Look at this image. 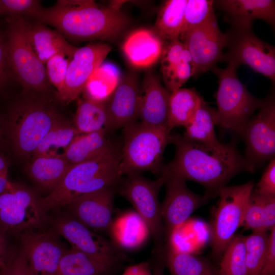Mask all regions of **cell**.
Instances as JSON below:
<instances>
[{"label":"cell","instance_id":"42","mask_svg":"<svg viewBox=\"0 0 275 275\" xmlns=\"http://www.w3.org/2000/svg\"><path fill=\"white\" fill-rule=\"evenodd\" d=\"M40 4L37 0H0V14L30 17L41 7Z\"/></svg>","mask_w":275,"mask_h":275},{"label":"cell","instance_id":"10","mask_svg":"<svg viewBox=\"0 0 275 275\" xmlns=\"http://www.w3.org/2000/svg\"><path fill=\"white\" fill-rule=\"evenodd\" d=\"M166 177L161 175L155 180L139 173L127 175L119 187L120 195L133 205L148 228L154 244V253L161 254L163 250L164 228L158 194Z\"/></svg>","mask_w":275,"mask_h":275},{"label":"cell","instance_id":"49","mask_svg":"<svg viewBox=\"0 0 275 275\" xmlns=\"http://www.w3.org/2000/svg\"><path fill=\"white\" fill-rule=\"evenodd\" d=\"M156 259L152 269V275H164V262L160 255L156 254Z\"/></svg>","mask_w":275,"mask_h":275},{"label":"cell","instance_id":"19","mask_svg":"<svg viewBox=\"0 0 275 275\" xmlns=\"http://www.w3.org/2000/svg\"><path fill=\"white\" fill-rule=\"evenodd\" d=\"M140 87L136 77L127 74L104 102L107 112L106 131L124 128L136 122L139 117Z\"/></svg>","mask_w":275,"mask_h":275},{"label":"cell","instance_id":"20","mask_svg":"<svg viewBox=\"0 0 275 275\" xmlns=\"http://www.w3.org/2000/svg\"><path fill=\"white\" fill-rule=\"evenodd\" d=\"M171 92L154 73H147L140 88L139 117L141 122L152 126L167 127Z\"/></svg>","mask_w":275,"mask_h":275},{"label":"cell","instance_id":"44","mask_svg":"<svg viewBox=\"0 0 275 275\" xmlns=\"http://www.w3.org/2000/svg\"><path fill=\"white\" fill-rule=\"evenodd\" d=\"M0 275H29L25 256L21 249L12 253L5 266L0 270Z\"/></svg>","mask_w":275,"mask_h":275},{"label":"cell","instance_id":"8","mask_svg":"<svg viewBox=\"0 0 275 275\" xmlns=\"http://www.w3.org/2000/svg\"><path fill=\"white\" fill-rule=\"evenodd\" d=\"M254 183L224 186L218 191L219 200L213 208L210 224L211 244L213 257L222 255L235 233L242 227L245 209Z\"/></svg>","mask_w":275,"mask_h":275},{"label":"cell","instance_id":"18","mask_svg":"<svg viewBox=\"0 0 275 275\" xmlns=\"http://www.w3.org/2000/svg\"><path fill=\"white\" fill-rule=\"evenodd\" d=\"M116 188L106 187L86 194L64 207L67 213L92 230L109 232L113 222Z\"/></svg>","mask_w":275,"mask_h":275},{"label":"cell","instance_id":"28","mask_svg":"<svg viewBox=\"0 0 275 275\" xmlns=\"http://www.w3.org/2000/svg\"><path fill=\"white\" fill-rule=\"evenodd\" d=\"M72 166L65 157L37 156L32 157L29 172L34 181L51 193Z\"/></svg>","mask_w":275,"mask_h":275},{"label":"cell","instance_id":"27","mask_svg":"<svg viewBox=\"0 0 275 275\" xmlns=\"http://www.w3.org/2000/svg\"><path fill=\"white\" fill-rule=\"evenodd\" d=\"M215 125L216 109L210 107L203 100L192 121L185 127L183 136L191 141L221 149L225 144L217 140L214 130Z\"/></svg>","mask_w":275,"mask_h":275},{"label":"cell","instance_id":"46","mask_svg":"<svg viewBox=\"0 0 275 275\" xmlns=\"http://www.w3.org/2000/svg\"><path fill=\"white\" fill-rule=\"evenodd\" d=\"M10 71L8 62L6 40L0 34V90L7 84Z\"/></svg>","mask_w":275,"mask_h":275},{"label":"cell","instance_id":"7","mask_svg":"<svg viewBox=\"0 0 275 275\" xmlns=\"http://www.w3.org/2000/svg\"><path fill=\"white\" fill-rule=\"evenodd\" d=\"M26 18L11 16L6 40L10 70L24 88L38 92H47L48 80L44 64L33 49L25 32Z\"/></svg>","mask_w":275,"mask_h":275},{"label":"cell","instance_id":"17","mask_svg":"<svg viewBox=\"0 0 275 275\" xmlns=\"http://www.w3.org/2000/svg\"><path fill=\"white\" fill-rule=\"evenodd\" d=\"M111 50L110 46L102 43L77 48L70 60L64 89L58 96L62 102L69 103L78 98L88 80Z\"/></svg>","mask_w":275,"mask_h":275},{"label":"cell","instance_id":"51","mask_svg":"<svg viewBox=\"0 0 275 275\" xmlns=\"http://www.w3.org/2000/svg\"><path fill=\"white\" fill-rule=\"evenodd\" d=\"M10 182L6 176H0V195L5 191L8 188Z\"/></svg>","mask_w":275,"mask_h":275},{"label":"cell","instance_id":"12","mask_svg":"<svg viewBox=\"0 0 275 275\" xmlns=\"http://www.w3.org/2000/svg\"><path fill=\"white\" fill-rule=\"evenodd\" d=\"M54 231L73 248L105 263L117 266L126 256L112 241L94 232L68 213L58 216Z\"/></svg>","mask_w":275,"mask_h":275},{"label":"cell","instance_id":"24","mask_svg":"<svg viewBox=\"0 0 275 275\" xmlns=\"http://www.w3.org/2000/svg\"><path fill=\"white\" fill-rule=\"evenodd\" d=\"M109 232L112 241L118 248L126 250L139 248L150 235L144 221L134 211L125 212L113 220Z\"/></svg>","mask_w":275,"mask_h":275},{"label":"cell","instance_id":"38","mask_svg":"<svg viewBox=\"0 0 275 275\" xmlns=\"http://www.w3.org/2000/svg\"><path fill=\"white\" fill-rule=\"evenodd\" d=\"M213 4V1L187 0L181 35L186 31L204 24L215 15Z\"/></svg>","mask_w":275,"mask_h":275},{"label":"cell","instance_id":"3","mask_svg":"<svg viewBox=\"0 0 275 275\" xmlns=\"http://www.w3.org/2000/svg\"><path fill=\"white\" fill-rule=\"evenodd\" d=\"M121 149L114 146L101 156L72 165L60 184L41 201L45 211L64 207L81 196L104 188L117 187L122 174Z\"/></svg>","mask_w":275,"mask_h":275},{"label":"cell","instance_id":"1","mask_svg":"<svg viewBox=\"0 0 275 275\" xmlns=\"http://www.w3.org/2000/svg\"><path fill=\"white\" fill-rule=\"evenodd\" d=\"M170 143L175 146V155L164 165L160 176L197 182L206 189V195L210 198L217 195L219 190L236 175L254 172L235 141L216 149L171 133Z\"/></svg>","mask_w":275,"mask_h":275},{"label":"cell","instance_id":"53","mask_svg":"<svg viewBox=\"0 0 275 275\" xmlns=\"http://www.w3.org/2000/svg\"><path fill=\"white\" fill-rule=\"evenodd\" d=\"M208 275H214V274L213 272H212V273H210V274H209Z\"/></svg>","mask_w":275,"mask_h":275},{"label":"cell","instance_id":"33","mask_svg":"<svg viewBox=\"0 0 275 275\" xmlns=\"http://www.w3.org/2000/svg\"><path fill=\"white\" fill-rule=\"evenodd\" d=\"M187 2V0L167 1L160 9L154 32L164 41L180 40Z\"/></svg>","mask_w":275,"mask_h":275},{"label":"cell","instance_id":"40","mask_svg":"<svg viewBox=\"0 0 275 275\" xmlns=\"http://www.w3.org/2000/svg\"><path fill=\"white\" fill-rule=\"evenodd\" d=\"M70 60L58 54L50 58L45 63L46 74L48 82L58 91V96L63 90Z\"/></svg>","mask_w":275,"mask_h":275},{"label":"cell","instance_id":"22","mask_svg":"<svg viewBox=\"0 0 275 275\" xmlns=\"http://www.w3.org/2000/svg\"><path fill=\"white\" fill-rule=\"evenodd\" d=\"M25 32L33 49L44 65L58 54L70 60L78 48L69 43L59 31L37 20L32 22L26 19Z\"/></svg>","mask_w":275,"mask_h":275},{"label":"cell","instance_id":"6","mask_svg":"<svg viewBox=\"0 0 275 275\" xmlns=\"http://www.w3.org/2000/svg\"><path fill=\"white\" fill-rule=\"evenodd\" d=\"M211 70L218 79L215 93L216 125L242 133L253 113L263 104L265 99L253 96L238 78L237 68L228 65L224 69L216 66Z\"/></svg>","mask_w":275,"mask_h":275},{"label":"cell","instance_id":"9","mask_svg":"<svg viewBox=\"0 0 275 275\" xmlns=\"http://www.w3.org/2000/svg\"><path fill=\"white\" fill-rule=\"evenodd\" d=\"M41 199L28 187L11 182L0 195V229L18 234L43 230L48 218Z\"/></svg>","mask_w":275,"mask_h":275},{"label":"cell","instance_id":"52","mask_svg":"<svg viewBox=\"0 0 275 275\" xmlns=\"http://www.w3.org/2000/svg\"><path fill=\"white\" fill-rule=\"evenodd\" d=\"M1 139H2V131L0 128V142L1 141Z\"/></svg>","mask_w":275,"mask_h":275},{"label":"cell","instance_id":"34","mask_svg":"<svg viewBox=\"0 0 275 275\" xmlns=\"http://www.w3.org/2000/svg\"><path fill=\"white\" fill-rule=\"evenodd\" d=\"M77 106L73 125L79 134L105 129L107 112L104 102L77 98Z\"/></svg>","mask_w":275,"mask_h":275},{"label":"cell","instance_id":"41","mask_svg":"<svg viewBox=\"0 0 275 275\" xmlns=\"http://www.w3.org/2000/svg\"><path fill=\"white\" fill-rule=\"evenodd\" d=\"M161 71L166 89L171 93L181 88L193 73L191 64L186 62Z\"/></svg>","mask_w":275,"mask_h":275},{"label":"cell","instance_id":"48","mask_svg":"<svg viewBox=\"0 0 275 275\" xmlns=\"http://www.w3.org/2000/svg\"><path fill=\"white\" fill-rule=\"evenodd\" d=\"M12 254L8 248L5 232L0 229V270L5 266Z\"/></svg>","mask_w":275,"mask_h":275},{"label":"cell","instance_id":"30","mask_svg":"<svg viewBox=\"0 0 275 275\" xmlns=\"http://www.w3.org/2000/svg\"><path fill=\"white\" fill-rule=\"evenodd\" d=\"M78 134L73 124L62 118L44 136L32 157H64L67 149Z\"/></svg>","mask_w":275,"mask_h":275},{"label":"cell","instance_id":"39","mask_svg":"<svg viewBox=\"0 0 275 275\" xmlns=\"http://www.w3.org/2000/svg\"><path fill=\"white\" fill-rule=\"evenodd\" d=\"M161 70H166L184 62L192 65L190 52L180 40L167 41L161 56Z\"/></svg>","mask_w":275,"mask_h":275},{"label":"cell","instance_id":"5","mask_svg":"<svg viewBox=\"0 0 275 275\" xmlns=\"http://www.w3.org/2000/svg\"><path fill=\"white\" fill-rule=\"evenodd\" d=\"M62 117L42 100L25 99L10 108L7 129L13 149L22 157L32 156L38 145Z\"/></svg>","mask_w":275,"mask_h":275},{"label":"cell","instance_id":"29","mask_svg":"<svg viewBox=\"0 0 275 275\" xmlns=\"http://www.w3.org/2000/svg\"><path fill=\"white\" fill-rule=\"evenodd\" d=\"M242 227L253 231H268L275 228V197L263 196L253 189Z\"/></svg>","mask_w":275,"mask_h":275},{"label":"cell","instance_id":"21","mask_svg":"<svg viewBox=\"0 0 275 275\" xmlns=\"http://www.w3.org/2000/svg\"><path fill=\"white\" fill-rule=\"evenodd\" d=\"M214 3L225 12L231 26L252 28L253 21L258 19L274 25V1L219 0Z\"/></svg>","mask_w":275,"mask_h":275},{"label":"cell","instance_id":"31","mask_svg":"<svg viewBox=\"0 0 275 275\" xmlns=\"http://www.w3.org/2000/svg\"><path fill=\"white\" fill-rule=\"evenodd\" d=\"M116 267L71 247L61 258L57 275H109Z\"/></svg>","mask_w":275,"mask_h":275},{"label":"cell","instance_id":"25","mask_svg":"<svg viewBox=\"0 0 275 275\" xmlns=\"http://www.w3.org/2000/svg\"><path fill=\"white\" fill-rule=\"evenodd\" d=\"M114 144L106 136L104 128L78 134L67 149L65 159L74 165L95 159L107 152Z\"/></svg>","mask_w":275,"mask_h":275},{"label":"cell","instance_id":"37","mask_svg":"<svg viewBox=\"0 0 275 275\" xmlns=\"http://www.w3.org/2000/svg\"><path fill=\"white\" fill-rule=\"evenodd\" d=\"M268 231H258L245 236L246 275H258L266 256L269 245Z\"/></svg>","mask_w":275,"mask_h":275},{"label":"cell","instance_id":"36","mask_svg":"<svg viewBox=\"0 0 275 275\" xmlns=\"http://www.w3.org/2000/svg\"><path fill=\"white\" fill-rule=\"evenodd\" d=\"M245 236L234 235L221 257L218 275H246Z\"/></svg>","mask_w":275,"mask_h":275},{"label":"cell","instance_id":"2","mask_svg":"<svg viewBox=\"0 0 275 275\" xmlns=\"http://www.w3.org/2000/svg\"><path fill=\"white\" fill-rule=\"evenodd\" d=\"M30 17L76 41L113 39L128 23L117 4L102 7L92 0H59L49 8L41 7Z\"/></svg>","mask_w":275,"mask_h":275},{"label":"cell","instance_id":"23","mask_svg":"<svg viewBox=\"0 0 275 275\" xmlns=\"http://www.w3.org/2000/svg\"><path fill=\"white\" fill-rule=\"evenodd\" d=\"M164 43L154 31L146 29L130 34L123 45V50L129 62L138 68H146L160 58Z\"/></svg>","mask_w":275,"mask_h":275},{"label":"cell","instance_id":"43","mask_svg":"<svg viewBox=\"0 0 275 275\" xmlns=\"http://www.w3.org/2000/svg\"><path fill=\"white\" fill-rule=\"evenodd\" d=\"M253 190L263 196L275 197L274 158L269 160V163Z\"/></svg>","mask_w":275,"mask_h":275},{"label":"cell","instance_id":"14","mask_svg":"<svg viewBox=\"0 0 275 275\" xmlns=\"http://www.w3.org/2000/svg\"><path fill=\"white\" fill-rule=\"evenodd\" d=\"M180 40L190 52L195 78L222 61L226 34L220 31L215 15L204 24L184 32Z\"/></svg>","mask_w":275,"mask_h":275},{"label":"cell","instance_id":"13","mask_svg":"<svg viewBox=\"0 0 275 275\" xmlns=\"http://www.w3.org/2000/svg\"><path fill=\"white\" fill-rule=\"evenodd\" d=\"M245 144L244 156L253 171L274 158L275 103L273 95L265 98L258 113L246 124L242 133Z\"/></svg>","mask_w":275,"mask_h":275},{"label":"cell","instance_id":"50","mask_svg":"<svg viewBox=\"0 0 275 275\" xmlns=\"http://www.w3.org/2000/svg\"><path fill=\"white\" fill-rule=\"evenodd\" d=\"M8 164L6 160L0 155V176H7Z\"/></svg>","mask_w":275,"mask_h":275},{"label":"cell","instance_id":"45","mask_svg":"<svg viewBox=\"0 0 275 275\" xmlns=\"http://www.w3.org/2000/svg\"><path fill=\"white\" fill-rule=\"evenodd\" d=\"M258 275H275V228L270 231L268 251Z\"/></svg>","mask_w":275,"mask_h":275},{"label":"cell","instance_id":"47","mask_svg":"<svg viewBox=\"0 0 275 275\" xmlns=\"http://www.w3.org/2000/svg\"><path fill=\"white\" fill-rule=\"evenodd\" d=\"M122 275H152V272L149 264L144 262L128 267Z\"/></svg>","mask_w":275,"mask_h":275},{"label":"cell","instance_id":"26","mask_svg":"<svg viewBox=\"0 0 275 275\" xmlns=\"http://www.w3.org/2000/svg\"><path fill=\"white\" fill-rule=\"evenodd\" d=\"M203 100L195 89L181 88L171 92L167 125L169 129L189 124Z\"/></svg>","mask_w":275,"mask_h":275},{"label":"cell","instance_id":"15","mask_svg":"<svg viewBox=\"0 0 275 275\" xmlns=\"http://www.w3.org/2000/svg\"><path fill=\"white\" fill-rule=\"evenodd\" d=\"M29 275H57L67 248L54 231L31 230L19 234Z\"/></svg>","mask_w":275,"mask_h":275},{"label":"cell","instance_id":"4","mask_svg":"<svg viewBox=\"0 0 275 275\" xmlns=\"http://www.w3.org/2000/svg\"><path fill=\"white\" fill-rule=\"evenodd\" d=\"M120 170L123 175L150 171L160 176L163 154L170 143L171 130L165 126H152L134 122L123 128Z\"/></svg>","mask_w":275,"mask_h":275},{"label":"cell","instance_id":"16","mask_svg":"<svg viewBox=\"0 0 275 275\" xmlns=\"http://www.w3.org/2000/svg\"><path fill=\"white\" fill-rule=\"evenodd\" d=\"M166 179V193L161 204V214L164 238L168 242L191 213L210 197L191 191L183 179L172 176Z\"/></svg>","mask_w":275,"mask_h":275},{"label":"cell","instance_id":"35","mask_svg":"<svg viewBox=\"0 0 275 275\" xmlns=\"http://www.w3.org/2000/svg\"><path fill=\"white\" fill-rule=\"evenodd\" d=\"M119 80L117 68L112 64L102 63L89 79L81 93L84 98L105 102Z\"/></svg>","mask_w":275,"mask_h":275},{"label":"cell","instance_id":"11","mask_svg":"<svg viewBox=\"0 0 275 275\" xmlns=\"http://www.w3.org/2000/svg\"><path fill=\"white\" fill-rule=\"evenodd\" d=\"M226 34L222 61L237 68L249 66L254 71L275 81V48L258 38L252 28L231 26Z\"/></svg>","mask_w":275,"mask_h":275},{"label":"cell","instance_id":"32","mask_svg":"<svg viewBox=\"0 0 275 275\" xmlns=\"http://www.w3.org/2000/svg\"><path fill=\"white\" fill-rule=\"evenodd\" d=\"M171 275H208L213 272L207 261L167 242L160 255Z\"/></svg>","mask_w":275,"mask_h":275}]
</instances>
